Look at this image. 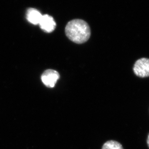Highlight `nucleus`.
Here are the masks:
<instances>
[{"label": "nucleus", "instance_id": "1", "mask_svg": "<svg viewBox=\"0 0 149 149\" xmlns=\"http://www.w3.org/2000/svg\"><path fill=\"white\" fill-rule=\"evenodd\" d=\"M65 32L66 36L77 44H82L87 41L91 36L89 25L84 20L76 19L66 25Z\"/></svg>", "mask_w": 149, "mask_h": 149}, {"label": "nucleus", "instance_id": "2", "mask_svg": "<svg viewBox=\"0 0 149 149\" xmlns=\"http://www.w3.org/2000/svg\"><path fill=\"white\" fill-rule=\"evenodd\" d=\"M133 71L135 74L139 77H149V59L142 58L136 61L134 65Z\"/></svg>", "mask_w": 149, "mask_h": 149}, {"label": "nucleus", "instance_id": "3", "mask_svg": "<svg viewBox=\"0 0 149 149\" xmlns=\"http://www.w3.org/2000/svg\"><path fill=\"white\" fill-rule=\"evenodd\" d=\"M42 81L47 87L53 88L60 78V74L57 71L47 69L42 74Z\"/></svg>", "mask_w": 149, "mask_h": 149}, {"label": "nucleus", "instance_id": "4", "mask_svg": "<svg viewBox=\"0 0 149 149\" xmlns=\"http://www.w3.org/2000/svg\"><path fill=\"white\" fill-rule=\"evenodd\" d=\"M39 24L43 31L47 33L53 32L55 29L56 25L53 17L49 16V15H44L42 16Z\"/></svg>", "mask_w": 149, "mask_h": 149}, {"label": "nucleus", "instance_id": "5", "mask_svg": "<svg viewBox=\"0 0 149 149\" xmlns=\"http://www.w3.org/2000/svg\"><path fill=\"white\" fill-rule=\"evenodd\" d=\"M42 16L37 9L32 8L28 9L26 13V18L28 21L34 25L39 24Z\"/></svg>", "mask_w": 149, "mask_h": 149}, {"label": "nucleus", "instance_id": "6", "mask_svg": "<svg viewBox=\"0 0 149 149\" xmlns=\"http://www.w3.org/2000/svg\"><path fill=\"white\" fill-rule=\"evenodd\" d=\"M102 149H124L122 144L117 141H109L105 142Z\"/></svg>", "mask_w": 149, "mask_h": 149}, {"label": "nucleus", "instance_id": "7", "mask_svg": "<svg viewBox=\"0 0 149 149\" xmlns=\"http://www.w3.org/2000/svg\"><path fill=\"white\" fill-rule=\"evenodd\" d=\"M147 144H148V146L149 148V134L148 135V139H147Z\"/></svg>", "mask_w": 149, "mask_h": 149}]
</instances>
